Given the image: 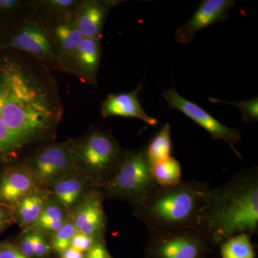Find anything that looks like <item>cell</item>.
Instances as JSON below:
<instances>
[{
  "label": "cell",
  "mask_w": 258,
  "mask_h": 258,
  "mask_svg": "<svg viewBox=\"0 0 258 258\" xmlns=\"http://www.w3.org/2000/svg\"><path fill=\"white\" fill-rule=\"evenodd\" d=\"M222 258H255L250 235L242 233L233 236L221 244Z\"/></svg>",
  "instance_id": "7402d4cb"
},
{
  "label": "cell",
  "mask_w": 258,
  "mask_h": 258,
  "mask_svg": "<svg viewBox=\"0 0 258 258\" xmlns=\"http://www.w3.org/2000/svg\"><path fill=\"white\" fill-rule=\"evenodd\" d=\"M196 230L209 244L218 245L233 236L258 231V169H243L225 184L207 191Z\"/></svg>",
  "instance_id": "7a4b0ae2"
},
{
  "label": "cell",
  "mask_w": 258,
  "mask_h": 258,
  "mask_svg": "<svg viewBox=\"0 0 258 258\" xmlns=\"http://www.w3.org/2000/svg\"><path fill=\"white\" fill-rule=\"evenodd\" d=\"M77 232L74 222L69 217L68 221L62 227L52 234L51 238L50 247L57 253L61 254L71 247V240Z\"/></svg>",
  "instance_id": "cb8c5ba5"
},
{
  "label": "cell",
  "mask_w": 258,
  "mask_h": 258,
  "mask_svg": "<svg viewBox=\"0 0 258 258\" xmlns=\"http://www.w3.org/2000/svg\"><path fill=\"white\" fill-rule=\"evenodd\" d=\"M23 52L36 60L50 72H60V57L48 19L30 0L23 13L8 25L1 50Z\"/></svg>",
  "instance_id": "277c9868"
},
{
  "label": "cell",
  "mask_w": 258,
  "mask_h": 258,
  "mask_svg": "<svg viewBox=\"0 0 258 258\" xmlns=\"http://www.w3.org/2000/svg\"><path fill=\"white\" fill-rule=\"evenodd\" d=\"M47 19L60 57V72L66 73L75 51L83 39V35L75 22L74 15L66 18Z\"/></svg>",
  "instance_id": "e0dca14e"
},
{
  "label": "cell",
  "mask_w": 258,
  "mask_h": 258,
  "mask_svg": "<svg viewBox=\"0 0 258 258\" xmlns=\"http://www.w3.org/2000/svg\"><path fill=\"white\" fill-rule=\"evenodd\" d=\"M85 258H112L105 247L103 240H97L87 252Z\"/></svg>",
  "instance_id": "4dcf8cb0"
},
{
  "label": "cell",
  "mask_w": 258,
  "mask_h": 258,
  "mask_svg": "<svg viewBox=\"0 0 258 258\" xmlns=\"http://www.w3.org/2000/svg\"><path fill=\"white\" fill-rule=\"evenodd\" d=\"M35 233H36L35 230H25V232L23 233L19 240L18 247L19 249L28 258H35L34 244H35Z\"/></svg>",
  "instance_id": "4316f807"
},
{
  "label": "cell",
  "mask_w": 258,
  "mask_h": 258,
  "mask_svg": "<svg viewBox=\"0 0 258 258\" xmlns=\"http://www.w3.org/2000/svg\"><path fill=\"white\" fill-rule=\"evenodd\" d=\"M93 188L96 187L87 177L76 172L57 180L46 190L51 201L69 212Z\"/></svg>",
  "instance_id": "2e32d148"
},
{
  "label": "cell",
  "mask_w": 258,
  "mask_h": 258,
  "mask_svg": "<svg viewBox=\"0 0 258 258\" xmlns=\"http://www.w3.org/2000/svg\"><path fill=\"white\" fill-rule=\"evenodd\" d=\"M211 103H228L234 105L240 109L242 113V119L247 123L257 121L258 120V98L257 97L248 100L238 102L222 101L215 98H209Z\"/></svg>",
  "instance_id": "484cf974"
},
{
  "label": "cell",
  "mask_w": 258,
  "mask_h": 258,
  "mask_svg": "<svg viewBox=\"0 0 258 258\" xmlns=\"http://www.w3.org/2000/svg\"><path fill=\"white\" fill-rule=\"evenodd\" d=\"M15 222L13 209L0 205V233Z\"/></svg>",
  "instance_id": "1f68e13d"
},
{
  "label": "cell",
  "mask_w": 258,
  "mask_h": 258,
  "mask_svg": "<svg viewBox=\"0 0 258 258\" xmlns=\"http://www.w3.org/2000/svg\"><path fill=\"white\" fill-rule=\"evenodd\" d=\"M33 4L50 19L75 15L81 0H32Z\"/></svg>",
  "instance_id": "603a6c76"
},
{
  "label": "cell",
  "mask_w": 258,
  "mask_h": 258,
  "mask_svg": "<svg viewBox=\"0 0 258 258\" xmlns=\"http://www.w3.org/2000/svg\"><path fill=\"white\" fill-rule=\"evenodd\" d=\"M123 0H81L74 15L83 38L101 40L107 17Z\"/></svg>",
  "instance_id": "4fadbf2b"
},
{
  "label": "cell",
  "mask_w": 258,
  "mask_h": 258,
  "mask_svg": "<svg viewBox=\"0 0 258 258\" xmlns=\"http://www.w3.org/2000/svg\"><path fill=\"white\" fill-rule=\"evenodd\" d=\"M97 240H96L91 236L77 232L71 240V247L77 249L83 253H86L93 247Z\"/></svg>",
  "instance_id": "83f0119b"
},
{
  "label": "cell",
  "mask_w": 258,
  "mask_h": 258,
  "mask_svg": "<svg viewBox=\"0 0 258 258\" xmlns=\"http://www.w3.org/2000/svg\"><path fill=\"white\" fill-rule=\"evenodd\" d=\"M0 258H28L19 249L17 246L10 242L0 243Z\"/></svg>",
  "instance_id": "f546056e"
},
{
  "label": "cell",
  "mask_w": 258,
  "mask_h": 258,
  "mask_svg": "<svg viewBox=\"0 0 258 258\" xmlns=\"http://www.w3.org/2000/svg\"><path fill=\"white\" fill-rule=\"evenodd\" d=\"M151 236L149 248L154 258H201L209 244L196 229Z\"/></svg>",
  "instance_id": "9c48e42d"
},
{
  "label": "cell",
  "mask_w": 258,
  "mask_h": 258,
  "mask_svg": "<svg viewBox=\"0 0 258 258\" xmlns=\"http://www.w3.org/2000/svg\"><path fill=\"white\" fill-rule=\"evenodd\" d=\"M63 111L53 73L23 52L0 50V162L52 143Z\"/></svg>",
  "instance_id": "6da1fadb"
},
{
  "label": "cell",
  "mask_w": 258,
  "mask_h": 258,
  "mask_svg": "<svg viewBox=\"0 0 258 258\" xmlns=\"http://www.w3.org/2000/svg\"><path fill=\"white\" fill-rule=\"evenodd\" d=\"M69 217V212L49 200L37 221L29 230L37 231L44 235H52L60 230Z\"/></svg>",
  "instance_id": "d6986e66"
},
{
  "label": "cell",
  "mask_w": 258,
  "mask_h": 258,
  "mask_svg": "<svg viewBox=\"0 0 258 258\" xmlns=\"http://www.w3.org/2000/svg\"><path fill=\"white\" fill-rule=\"evenodd\" d=\"M101 55V40L83 38L75 51L66 73L97 89Z\"/></svg>",
  "instance_id": "5bb4252c"
},
{
  "label": "cell",
  "mask_w": 258,
  "mask_h": 258,
  "mask_svg": "<svg viewBox=\"0 0 258 258\" xmlns=\"http://www.w3.org/2000/svg\"><path fill=\"white\" fill-rule=\"evenodd\" d=\"M103 199L101 190L93 188L75 207L70 217L77 232L91 236L96 240H103L107 222Z\"/></svg>",
  "instance_id": "30bf717a"
},
{
  "label": "cell",
  "mask_w": 258,
  "mask_h": 258,
  "mask_svg": "<svg viewBox=\"0 0 258 258\" xmlns=\"http://www.w3.org/2000/svg\"><path fill=\"white\" fill-rule=\"evenodd\" d=\"M40 189L23 161L5 164L0 173V205L14 209L20 200Z\"/></svg>",
  "instance_id": "8fae6325"
},
{
  "label": "cell",
  "mask_w": 258,
  "mask_h": 258,
  "mask_svg": "<svg viewBox=\"0 0 258 258\" xmlns=\"http://www.w3.org/2000/svg\"><path fill=\"white\" fill-rule=\"evenodd\" d=\"M158 186L145 147H142L125 150L119 165L101 190L104 199L123 200L135 208Z\"/></svg>",
  "instance_id": "8992f818"
},
{
  "label": "cell",
  "mask_w": 258,
  "mask_h": 258,
  "mask_svg": "<svg viewBox=\"0 0 258 258\" xmlns=\"http://www.w3.org/2000/svg\"><path fill=\"white\" fill-rule=\"evenodd\" d=\"M66 141L76 170L100 189L113 175L125 152L111 132L101 129Z\"/></svg>",
  "instance_id": "5b68a950"
},
{
  "label": "cell",
  "mask_w": 258,
  "mask_h": 258,
  "mask_svg": "<svg viewBox=\"0 0 258 258\" xmlns=\"http://www.w3.org/2000/svg\"><path fill=\"white\" fill-rule=\"evenodd\" d=\"M162 97L167 102L168 108L177 110L186 115L206 130L213 140H221L226 142L239 157L242 158L233 147L234 144L240 142L241 139V134L238 129L224 125L196 103L181 96L174 87L164 91Z\"/></svg>",
  "instance_id": "ba28073f"
},
{
  "label": "cell",
  "mask_w": 258,
  "mask_h": 258,
  "mask_svg": "<svg viewBox=\"0 0 258 258\" xmlns=\"http://www.w3.org/2000/svg\"><path fill=\"white\" fill-rule=\"evenodd\" d=\"M152 175L160 186H174L181 180V168L179 161L170 157L152 166Z\"/></svg>",
  "instance_id": "44dd1931"
},
{
  "label": "cell",
  "mask_w": 258,
  "mask_h": 258,
  "mask_svg": "<svg viewBox=\"0 0 258 258\" xmlns=\"http://www.w3.org/2000/svg\"><path fill=\"white\" fill-rule=\"evenodd\" d=\"M207 183L181 181L174 186H160L134 208L149 235H162L195 228L207 191Z\"/></svg>",
  "instance_id": "3957f363"
},
{
  "label": "cell",
  "mask_w": 258,
  "mask_h": 258,
  "mask_svg": "<svg viewBox=\"0 0 258 258\" xmlns=\"http://www.w3.org/2000/svg\"><path fill=\"white\" fill-rule=\"evenodd\" d=\"M142 85L131 92L111 93L101 104V114L103 118L111 116L138 118L152 126L157 125L158 120L146 113L139 99Z\"/></svg>",
  "instance_id": "9a60e30c"
},
{
  "label": "cell",
  "mask_w": 258,
  "mask_h": 258,
  "mask_svg": "<svg viewBox=\"0 0 258 258\" xmlns=\"http://www.w3.org/2000/svg\"><path fill=\"white\" fill-rule=\"evenodd\" d=\"M145 150L152 166L171 157L172 143L169 123H166L154 136L150 143L145 147Z\"/></svg>",
  "instance_id": "ffe728a7"
},
{
  "label": "cell",
  "mask_w": 258,
  "mask_h": 258,
  "mask_svg": "<svg viewBox=\"0 0 258 258\" xmlns=\"http://www.w3.org/2000/svg\"><path fill=\"white\" fill-rule=\"evenodd\" d=\"M8 25L0 18V50L4 43L7 32H8Z\"/></svg>",
  "instance_id": "836d02e7"
},
{
  "label": "cell",
  "mask_w": 258,
  "mask_h": 258,
  "mask_svg": "<svg viewBox=\"0 0 258 258\" xmlns=\"http://www.w3.org/2000/svg\"><path fill=\"white\" fill-rule=\"evenodd\" d=\"M21 160L40 189H46L57 180L78 172L67 141L42 146Z\"/></svg>",
  "instance_id": "52a82bcc"
},
{
  "label": "cell",
  "mask_w": 258,
  "mask_h": 258,
  "mask_svg": "<svg viewBox=\"0 0 258 258\" xmlns=\"http://www.w3.org/2000/svg\"><path fill=\"white\" fill-rule=\"evenodd\" d=\"M49 200L46 189H39L30 194L13 209L15 222L24 230H29L37 221Z\"/></svg>",
  "instance_id": "ac0fdd59"
},
{
  "label": "cell",
  "mask_w": 258,
  "mask_h": 258,
  "mask_svg": "<svg viewBox=\"0 0 258 258\" xmlns=\"http://www.w3.org/2000/svg\"><path fill=\"white\" fill-rule=\"evenodd\" d=\"M50 244L47 242L45 235L36 231L34 244V253L35 257L42 258L45 257L50 251Z\"/></svg>",
  "instance_id": "f1b7e54d"
},
{
  "label": "cell",
  "mask_w": 258,
  "mask_h": 258,
  "mask_svg": "<svg viewBox=\"0 0 258 258\" xmlns=\"http://www.w3.org/2000/svg\"><path fill=\"white\" fill-rule=\"evenodd\" d=\"M235 5L234 0H203L192 16L176 30V40L189 44L200 30L227 21L230 18L229 12Z\"/></svg>",
  "instance_id": "7c38bea8"
},
{
  "label": "cell",
  "mask_w": 258,
  "mask_h": 258,
  "mask_svg": "<svg viewBox=\"0 0 258 258\" xmlns=\"http://www.w3.org/2000/svg\"><path fill=\"white\" fill-rule=\"evenodd\" d=\"M30 4V0H0V18L9 25Z\"/></svg>",
  "instance_id": "d4e9b609"
},
{
  "label": "cell",
  "mask_w": 258,
  "mask_h": 258,
  "mask_svg": "<svg viewBox=\"0 0 258 258\" xmlns=\"http://www.w3.org/2000/svg\"><path fill=\"white\" fill-rule=\"evenodd\" d=\"M60 258H85V254L77 249L70 247L60 254Z\"/></svg>",
  "instance_id": "d6a6232c"
}]
</instances>
